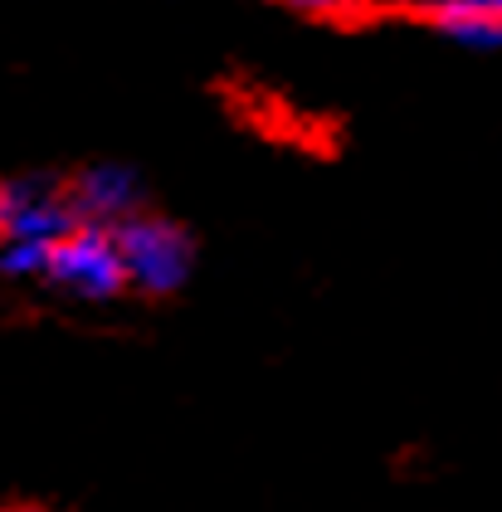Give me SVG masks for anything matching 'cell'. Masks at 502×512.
<instances>
[{"label":"cell","mask_w":502,"mask_h":512,"mask_svg":"<svg viewBox=\"0 0 502 512\" xmlns=\"http://www.w3.org/2000/svg\"><path fill=\"white\" fill-rule=\"evenodd\" d=\"M117 244H122V264H127V283L147 298H171L186 288L195 269V239L186 225L166 220V215H147L137 210L132 220L117 225Z\"/></svg>","instance_id":"cell-1"},{"label":"cell","mask_w":502,"mask_h":512,"mask_svg":"<svg viewBox=\"0 0 502 512\" xmlns=\"http://www.w3.org/2000/svg\"><path fill=\"white\" fill-rule=\"evenodd\" d=\"M44 283H54L59 293H69L78 303H108L117 293H127V264H122V244L113 225H88L78 220L69 235L49 249V269Z\"/></svg>","instance_id":"cell-2"},{"label":"cell","mask_w":502,"mask_h":512,"mask_svg":"<svg viewBox=\"0 0 502 512\" xmlns=\"http://www.w3.org/2000/svg\"><path fill=\"white\" fill-rule=\"evenodd\" d=\"M0 210H5V239L59 244V239L78 225L69 186H59V181H49V176L0 181Z\"/></svg>","instance_id":"cell-3"},{"label":"cell","mask_w":502,"mask_h":512,"mask_svg":"<svg viewBox=\"0 0 502 512\" xmlns=\"http://www.w3.org/2000/svg\"><path fill=\"white\" fill-rule=\"evenodd\" d=\"M69 200H74L78 220L88 225H122L142 210V181L137 171L117 166V161H93L69 181Z\"/></svg>","instance_id":"cell-4"},{"label":"cell","mask_w":502,"mask_h":512,"mask_svg":"<svg viewBox=\"0 0 502 512\" xmlns=\"http://www.w3.org/2000/svg\"><path fill=\"white\" fill-rule=\"evenodd\" d=\"M429 25L459 44L498 49L502 44V0H434V5H429Z\"/></svg>","instance_id":"cell-5"},{"label":"cell","mask_w":502,"mask_h":512,"mask_svg":"<svg viewBox=\"0 0 502 512\" xmlns=\"http://www.w3.org/2000/svg\"><path fill=\"white\" fill-rule=\"evenodd\" d=\"M49 249L54 244H35V239H5L0 244V274L25 283V278H44L49 269Z\"/></svg>","instance_id":"cell-6"},{"label":"cell","mask_w":502,"mask_h":512,"mask_svg":"<svg viewBox=\"0 0 502 512\" xmlns=\"http://www.w3.org/2000/svg\"><path fill=\"white\" fill-rule=\"evenodd\" d=\"M288 10H308V15H332V10H347L351 0H278Z\"/></svg>","instance_id":"cell-7"},{"label":"cell","mask_w":502,"mask_h":512,"mask_svg":"<svg viewBox=\"0 0 502 512\" xmlns=\"http://www.w3.org/2000/svg\"><path fill=\"white\" fill-rule=\"evenodd\" d=\"M0 244H5V210H0Z\"/></svg>","instance_id":"cell-8"},{"label":"cell","mask_w":502,"mask_h":512,"mask_svg":"<svg viewBox=\"0 0 502 512\" xmlns=\"http://www.w3.org/2000/svg\"><path fill=\"white\" fill-rule=\"evenodd\" d=\"M5 512H44V508H5Z\"/></svg>","instance_id":"cell-9"}]
</instances>
